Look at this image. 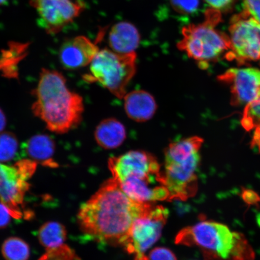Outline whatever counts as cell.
Wrapping results in <instances>:
<instances>
[{
    "label": "cell",
    "mask_w": 260,
    "mask_h": 260,
    "mask_svg": "<svg viewBox=\"0 0 260 260\" xmlns=\"http://www.w3.org/2000/svg\"><path fill=\"white\" fill-rule=\"evenodd\" d=\"M151 204L132 200L112 178L81 205L78 225L84 235L96 242L123 246L133 223Z\"/></svg>",
    "instance_id": "cell-1"
},
{
    "label": "cell",
    "mask_w": 260,
    "mask_h": 260,
    "mask_svg": "<svg viewBox=\"0 0 260 260\" xmlns=\"http://www.w3.org/2000/svg\"><path fill=\"white\" fill-rule=\"evenodd\" d=\"M36 102L31 109L50 131L64 134L76 128L82 119V97L68 88L66 79L56 71L42 69Z\"/></svg>",
    "instance_id": "cell-2"
},
{
    "label": "cell",
    "mask_w": 260,
    "mask_h": 260,
    "mask_svg": "<svg viewBox=\"0 0 260 260\" xmlns=\"http://www.w3.org/2000/svg\"><path fill=\"white\" fill-rule=\"evenodd\" d=\"M112 178L132 200L141 203L170 200L164 172L154 156L131 151L110 158Z\"/></svg>",
    "instance_id": "cell-3"
},
{
    "label": "cell",
    "mask_w": 260,
    "mask_h": 260,
    "mask_svg": "<svg viewBox=\"0 0 260 260\" xmlns=\"http://www.w3.org/2000/svg\"><path fill=\"white\" fill-rule=\"evenodd\" d=\"M203 139L193 136L169 145L165 154L164 172L170 200H186L198 189V170Z\"/></svg>",
    "instance_id": "cell-4"
},
{
    "label": "cell",
    "mask_w": 260,
    "mask_h": 260,
    "mask_svg": "<svg viewBox=\"0 0 260 260\" xmlns=\"http://www.w3.org/2000/svg\"><path fill=\"white\" fill-rule=\"evenodd\" d=\"M220 20L219 11L212 9L206 12V19L202 23L188 25L182 30L183 38L178 43L179 50L202 68L218 60L223 53L232 49L230 38L215 28Z\"/></svg>",
    "instance_id": "cell-5"
},
{
    "label": "cell",
    "mask_w": 260,
    "mask_h": 260,
    "mask_svg": "<svg viewBox=\"0 0 260 260\" xmlns=\"http://www.w3.org/2000/svg\"><path fill=\"white\" fill-rule=\"evenodd\" d=\"M241 240L224 224L209 220L185 228L176 237L180 245L199 248L207 259L235 260L241 251Z\"/></svg>",
    "instance_id": "cell-6"
},
{
    "label": "cell",
    "mask_w": 260,
    "mask_h": 260,
    "mask_svg": "<svg viewBox=\"0 0 260 260\" xmlns=\"http://www.w3.org/2000/svg\"><path fill=\"white\" fill-rule=\"evenodd\" d=\"M136 54H122L108 49L99 51L90 63L86 79L96 81L113 95L123 99L126 88L136 73Z\"/></svg>",
    "instance_id": "cell-7"
},
{
    "label": "cell",
    "mask_w": 260,
    "mask_h": 260,
    "mask_svg": "<svg viewBox=\"0 0 260 260\" xmlns=\"http://www.w3.org/2000/svg\"><path fill=\"white\" fill-rule=\"evenodd\" d=\"M37 165L28 159L19 160L12 166L0 162V200L15 219L31 217L32 213L26 209L24 198L30 188L28 181L37 170Z\"/></svg>",
    "instance_id": "cell-8"
},
{
    "label": "cell",
    "mask_w": 260,
    "mask_h": 260,
    "mask_svg": "<svg viewBox=\"0 0 260 260\" xmlns=\"http://www.w3.org/2000/svg\"><path fill=\"white\" fill-rule=\"evenodd\" d=\"M168 215L166 208L152 203L135 220L122 246L135 260H146V252L160 238Z\"/></svg>",
    "instance_id": "cell-9"
},
{
    "label": "cell",
    "mask_w": 260,
    "mask_h": 260,
    "mask_svg": "<svg viewBox=\"0 0 260 260\" xmlns=\"http://www.w3.org/2000/svg\"><path fill=\"white\" fill-rule=\"evenodd\" d=\"M232 53L227 58L240 63L260 58V23L244 11L232 19L230 27Z\"/></svg>",
    "instance_id": "cell-10"
},
{
    "label": "cell",
    "mask_w": 260,
    "mask_h": 260,
    "mask_svg": "<svg viewBox=\"0 0 260 260\" xmlns=\"http://www.w3.org/2000/svg\"><path fill=\"white\" fill-rule=\"evenodd\" d=\"M38 13L39 23L48 34H57L79 16L83 2L76 0H31Z\"/></svg>",
    "instance_id": "cell-11"
},
{
    "label": "cell",
    "mask_w": 260,
    "mask_h": 260,
    "mask_svg": "<svg viewBox=\"0 0 260 260\" xmlns=\"http://www.w3.org/2000/svg\"><path fill=\"white\" fill-rule=\"evenodd\" d=\"M219 79L230 85L233 105H247L260 99V70L256 68H232Z\"/></svg>",
    "instance_id": "cell-12"
},
{
    "label": "cell",
    "mask_w": 260,
    "mask_h": 260,
    "mask_svg": "<svg viewBox=\"0 0 260 260\" xmlns=\"http://www.w3.org/2000/svg\"><path fill=\"white\" fill-rule=\"evenodd\" d=\"M96 45L83 36L65 41L59 50V60L67 70H77L92 62L99 51Z\"/></svg>",
    "instance_id": "cell-13"
},
{
    "label": "cell",
    "mask_w": 260,
    "mask_h": 260,
    "mask_svg": "<svg viewBox=\"0 0 260 260\" xmlns=\"http://www.w3.org/2000/svg\"><path fill=\"white\" fill-rule=\"evenodd\" d=\"M123 99L126 115L136 122L149 121L157 110V105L153 96L146 91H133L126 93Z\"/></svg>",
    "instance_id": "cell-14"
},
{
    "label": "cell",
    "mask_w": 260,
    "mask_h": 260,
    "mask_svg": "<svg viewBox=\"0 0 260 260\" xmlns=\"http://www.w3.org/2000/svg\"><path fill=\"white\" fill-rule=\"evenodd\" d=\"M109 42L112 51L116 53H135L140 42L139 32L135 26L129 22H119L112 28Z\"/></svg>",
    "instance_id": "cell-15"
},
{
    "label": "cell",
    "mask_w": 260,
    "mask_h": 260,
    "mask_svg": "<svg viewBox=\"0 0 260 260\" xmlns=\"http://www.w3.org/2000/svg\"><path fill=\"white\" fill-rule=\"evenodd\" d=\"M25 148L29 158L37 164L50 168L58 167L53 158L56 145L50 136L46 135L32 136L26 143Z\"/></svg>",
    "instance_id": "cell-16"
},
{
    "label": "cell",
    "mask_w": 260,
    "mask_h": 260,
    "mask_svg": "<svg viewBox=\"0 0 260 260\" xmlns=\"http://www.w3.org/2000/svg\"><path fill=\"white\" fill-rule=\"evenodd\" d=\"M126 136L125 126L114 118L103 120L96 126L95 131L97 144L105 149L119 147L124 142Z\"/></svg>",
    "instance_id": "cell-17"
},
{
    "label": "cell",
    "mask_w": 260,
    "mask_h": 260,
    "mask_svg": "<svg viewBox=\"0 0 260 260\" xmlns=\"http://www.w3.org/2000/svg\"><path fill=\"white\" fill-rule=\"evenodd\" d=\"M38 236L41 245L48 250L63 245L67 231L63 224L51 221L41 226Z\"/></svg>",
    "instance_id": "cell-18"
},
{
    "label": "cell",
    "mask_w": 260,
    "mask_h": 260,
    "mask_svg": "<svg viewBox=\"0 0 260 260\" xmlns=\"http://www.w3.org/2000/svg\"><path fill=\"white\" fill-rule=\"evenodd\" d=\"M2 253L5 260H28L30 250L24 240L17 237H11L3 242Z\"/></svg>",
    "instance_id": "cell-19"
},
{
    "label": "cell",
    "mask_w": 260,
    "mask_h": 260,
    "mask_svg": "<svg viewBox=\"0 0 260 260\" xmlns=\"http://www.w3.org/2000/svg\"><path fill=\"white\" fill-rule=\"evenodd\" d=\"M18 141L11 132L0 133V162L14 160L18 149Z\"/></svg>",
    "instance_id": "cell-20"
},
{
    "label": "cell",
    "mask_w": 260,
    "mask_h": 260,
    "mask_svg": "<svg viewBox=\"0 0 260 260\" xmlns=\"http://www.w3.org/2000/svg\"><path fill=\"white\" fill-rule=\"evenodd\" d=\"M241 123L247 131L260 126V99L246 105Z\"/></svg>",
    "instance_id": "cell-21"
},
{
    "label": "cell",
    "mask_w": 260,
    "mask_h": 260,
    "mask_svg": "<svg viewBox=\"0 0 260 260\" xmlns=\"http://www.w3.org/2000/svg\"><path fill=\"white\" fill-rule=\"evenodd\" d=\"M38 260H80L76 253L70 247L62 245L48 249Z\"/></svg>",
    "instance_id": "cell-22"
},
{
    "label": "cell",
    "mask_w": 260,
    "mask_h": 260,
    "mask_svg": "<svg viewBox=\"0 0 260 260\" xmlns=\"http://www.w3.org/2000/svg\"><path fill=\"white\" fill-rule=\"evenodd\" d=\"M172 7L179 14H192L199 8L200 0H171Z\"/></svg>",
    "instance_id": "cell-23"
},
{
    "label": "cell",
    "mask_w": 260,
    "mask_h": 260,
    "mask_svg": "<svg viewBox=\"0 0 260 260\" xmlns=\"http://www.w3.org/2000/svg\"><path fill=\"white\" fill-rule=\"evenodd\" d=\"M146 260H177L174 253L170 249L158 247L152 250L146 255Z\"/></svg>",
    "instance_id": "cell-24"
},
{
    "label": "cell",
    "mask_w": 260,
    "mask_h": 260,
    "mask_svg": "<svg viewBox=\"0 0 260 260\" xmlns=\"http://www.w3.org/2000/svg\"><path fill=\"white\" fill-rule=\"evenodd\" d=\"M245 11L260 23V0H243Z\"/></svg>",
    "instance_id": "cell-25"
},
{
    "label": "cell",
    "mask_w": 260,
    "mask_h": 260,
    "mask_svg": "<svg viewBox=\"0 0 260 260\" xmlns=\"http://www.w3.org/2000/svg\"><path fill=\"white\" fill-rule=\"evenodd\" d=\"M213 9L218 11H226L229 10L235 0H205Z\"/></svg>",
    "instance_id": "cell-26"
},
{
    "label": "cell",
    "mask_w": 260,
    "mask_h": 260,
    "mask_svg": "<svg viewBox=\"0 0 260 260\" xmlns=\"http://www.w3.org/2000/svg\"><path fill=\"white\" fill-rule=\"evenodd\" d=\"M11 216L8 208L2 202L0 203V229H5L9 225Z\"/></svg>",
    "instance_id": "cell-27"
},
{
    "label": "cell",
    "mask_w": 260,
    "mask_h": 260,
    "mask_svg": "<svg viewBox=\"0 0 260 260\" xmlns=\"http://www.w3.org/2000/svg\"><path fill=\"white\" fill-rule=\"evenodd\" d=\"M6 118L4 112L0 109V133H2L6 127Z\"/></svg>",
    "instance_id": "cell-28"
},
{
    "label": "cell",
    "mask_w": 260,
    "mask_h": 260,
    "mask_svg": "<svg viewBox=\"0 0 260 260\" xmlns=\"http://www.w3.org/2000/svg\"><path fill=\"white\" fill-rule=\"evenodd\" d=\"M8 0H0V6L5 5V3L7 2Z\"/></svg>",
    "instance_id": "cell-29"
}]
</instances>
